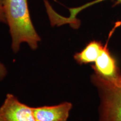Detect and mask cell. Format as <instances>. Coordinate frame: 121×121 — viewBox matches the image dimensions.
<instances>
[{
	"instance_id": "8992f818",
	"label": "cell",
	"mask_w": 121,
	"mask_h": 121,
	"mask_svg": "<svg viewBox=\"0 0 121 121\" xmlns=\"http://www.w3.org/2000/svg\"><path fill=\"white\" fill-rule=\"evenodd\" d=\"M104 47L101 42L92 40L80 52L74 54V60L80 65L94 63L102 53Z\"/></svg>"
},
{
	"instance_id": "52a82bcc",
	"label": "cell",
	"mask_w": 121,
	"mask_h": 121,
	"mask_svg": "<svg viewBox=\"0 0 121 121\" xmlns=\"http://www.w3.org/2000/svg\"><path fill=\"white\" fill-rule=\"evenodd\" d=\"M104 1L107 0H94V1H91V2L87 3L81 6L76 7V8H71L69 9V17H63V22L65 24H69L72 28L76 29L78 28L80 25V21L76 18V16L79 13H80L83 10H85L87 7L91 6L94 5V4H98V3L103 2ZM121 2V0H117Z\"/></svg>"
},
{
	"instance_id": "5b68a950",
	"label": "cell",
	"mask_w": 121,
	"mask_h": 121,
	"mask_svg": "<svg viewBox=\"0 0 121 121\" xmlns=\"http://www.w3.org/2000/svg\"><path fill=\"white\" fill-rule=\"evenodd\" d=\"M72 108V103L65 102L57 105L35 107L33 110L37 121H67Z\"/></svg>"
},
{
	"instance_id": "7a4b0ae2",
	"label": "cell",
	"mask_w": 121,
	"mask_h": 121,
	"mask_svg": "<svg viewBox=\"0 0 121 121\" xmlns=\"http://www.w3.org/2000/svg\"><path fill=\"white\" fill-rule=\"evenodd\" d=\"M90 78L100 99L98 121H121V75L109 80L94 73Z\"/></svg>"
},
{
	"instance_id": "9c48e42d",
	"label": "cell",
	"mask_w": 121,
	"mask_h": 121,
	"mask_svg": "<svg viewBox=\"0 0 121 121\" xmlns=\"http://www.w3.org/2000/svg\"><path fill=\"white\" fill-rule=\"evenodd\" d=\"M7 74L6 67L3 63L0 61V81H2L5 78Z\"/></svg>"
},
{
	"instance_id": "3957f363",
	"label": "cell",
	"mask_w": 121,
	"mask_h": 121,
	"mask_svg": "<svg viewBox=\"0 0 121 121\" xmlns=\"http://www.w3.org/2000/svg\"><path fill=\"white\" fill-rule=\"evenodd\" d=\"M0 121H37L33 107L20 102L16 96L7 94L0 107Z\"/></svg>"
},
{
	"instance_id": "ba28073f",
	"label": "cell",
	"mask_w": 121,
	"mask_h": 121,
	"mask_svg": "<svg viewBox=\"0 0 121 121\" xmlns=\"http://www.w3.org/2000/svg\"><path fill=\"white\" fill-rule=\"evenodd\" d=\"M0 23L6 24V20L4 11V0H0Z\"/></svg>"
},
{
	"instance_id": "6da1fadb",
	"label": "cell",
	"mask_w": 121,
	"mask_h": 121,
	"mask_svg": "<svg viewBox=\"0 0 121 121\" xmlns=\"http://www.w3.org/2000/svg\"><path fill=\"white\" fill-rule=\"evenodd\" d=\"M4 6L13 52H19L23 43L32 50L37 49L41 38L30 17L28 0H4Z\"/></svg>"
},
{
	"instance_id": "277c9868",
	"label": "cell",
	"mask_w": 121,
	"mask_h": 121,
	"mask_svg": "<svg viewBox=\"0 0 121 121\" xmlns=\"http://www.w3.org/2000/svg\"><path fill=\"white\" fill-rule=\"evenodd\" d=\"M91 68L94 73L106 79H114L121 75L117 60L109 51L107 43Z\"/></svg>"
}]
</instances>
